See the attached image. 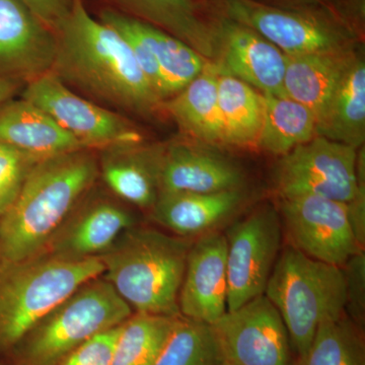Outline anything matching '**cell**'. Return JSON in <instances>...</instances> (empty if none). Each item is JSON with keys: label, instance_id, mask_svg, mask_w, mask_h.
<instances>
[{"label": "cell", "instance_id": "obj_29", "mask_svg": "<svg viewBox=\"0 0 365 365\" xmlns=\"http://www.w3.org/2000/svg\"><path fill=\"white\" fill-rule=\"evenodd\" d=\"M294 365H365L362 329L346 314L326 319L317 329L306 354Z\"/></svg>", "mask_w": 365, "mask_h": 365}, {"label": "cell", "instance_id": "obj_38", "mask_svg": "<svg viewBox=\"0 0 365 365\" xmlns=\"http://www.w3.org/2000/svg\"><path fill=\"white\" fill-rule=\"evenodd\" d=\"M222 365H230V364H228L227 362H223Z\"/></svg>", "mask_w": 365, "mask_h": 365}, {"label": "cell", "instance_id": "obj_15", "mask_svg": "<svg viewBox=\"0 0 365 365\" xmlns=\"http://www.w3.org/2000/svg\"><path fill=\"white\" fill-rule=\"evenodd\" d=\"M54 31L21 0H0V76L28 81L52 71Z\"/></svg>", "mask_w": 365, "mask_h": 365}, {"label": "cell", "instance_id": "obj_8", "mask_svg": "<svg viewBox=\"0 0 365 365\" xmlns=\"http://www.w3.org/2000/svg\"><path fill=\"white\" fill-rule=\"evenodd\" d=\"M356 148L316 136L283 155L275 170L281 199L319 196L348 203L360 188Z\"/></svg>", "mask_w": 365, "mask_h": 365}, {"label": "cell", "instance_id": "obj_9", "mask_svg": "<svg viewBox=\"0 0 365 365\" xmlns=\"http://www.w3.org/2000/svg\"><path fill=\"white\" fill-rule=\"evenodd\" d=\"M21 98L49 115L86 150L138 146L143 140L123 118L79 97L54 72L29 81Z\"/></svg>", "mask_w": 365, "mask_h": 365}, {"label": "cell", "instance_id": "obj_27", "mask_svg": "<svg viewBox=\"0 0 365 365\" xmlns=\"http://www.w3.org/2000/svg\"><path fill=\"white\" fill-rule=\"evenodd\" d=\"M263 96L265 112L256 143L260 150L283 157L317 136V117L311 109L285 96Z\"/></svg>", "mask_w": 365, "mask_h": 365}, {"label": "cell", "instance_id": "obj_19", "mask_svg": "<svg viewBox=\"0 0 365 365\" xmlns=\"http://www.w3.org/2000/svg\"><path fill=\"white\" fill-rule=\"evenodd\" d=\"M0 143L37 162L86 150L49 115L24 98L0 105Z\"/></svg>", "mask_w": 365, "mask_h": 365}, {"label": "cell", "instance_id": "obj_3", "mask_svg": "<svg viewBox=\"0 0 365 365\" xmlns=\"http://www.w3.org/2000/svg\"><path fill=\"white\" fill-rule=\"evenodd\" d=\"M192 241L136 225L100 259L102 274L134 313L179 317L180 289Z\"/></svg>", "mask_w": 365, "mask_h": 365}, {"label": "cell", "instance_id": "obj_26", "mask_svg": "<svg viewBox=\"0 0 365 365\" xmlns=\"http://www.w3.org/2000/svg\"><path fill=\"white\" fill-rule=\"evenodd\" d=\"M217 91L225 144L256 145L265 112L263 93L234 76L220 73Z\"/></svg>", "mask_w": 365, "mask_h": 365}, {"label": "cell", "instance_id": "obj_5", "mask_svg": "<svg viewBox=\"0 0 365 365\" xmlns=\"http://www.w3.org/2000/svg\"><path fill=\"white\" fill-rule=\"evenodd\" d=\"M133 309L102 275L86 281L36 324L4 365H57L93 336L122 325Z\"/></svg>", "mask_w": 365, "mask_h": 365}, {"label": "cell", "instance_id": "obj_37", "mask_svg": "<svg viewBox=\"0 0 365 365\" xmlns=\"http://www.w3.org/2000/svg\"><path fill=\"white\" fill-rule=\"evenodd\" d=\"M288 1L295 2V4H302L304 6H326L327 4H333L335 2L344 1V0H288Z\"/></svg>", "mask_w": 365, "mask_h": 365}, {"label": "cell", "instance_id": "obj_7", "mask_svg": "<svg viewBox=\"0 0 365 365\" xmlns=\"http://www.w3.org/2000/svg\"><path fill=\"white\" fill-rule=\"evenodd\" d=\"M225 18L249 26L287 56L351 49L354 33L330 9L270 6L257 0H222Z\"/></svg>", "mask_w": 365, "mask_h": 365}, {"label": "cell", "instance_id": "obj_35", "mask_svg": "<svg viewBox=\"0 0 365 365\" xmlns=\"http://www.w3.org/2000/svg\"><path fill=\"white\" fill-rule=\"evenodd\" d=\"M45 25L56 29L71 9L73 0H21Z\"/></svg>", "mask_w": 365, "mask_h": 365}, {"label": "cell", "instance_id": "obj_17", "mask_svg": "<svg viewBox=\"0 0 365 365\" xmlns=\"http://www.w3.org/2000/svg\"><path fill=\"white\" fill-rule=\"evenodd\" d=\"M158 191L211 193L242 189V170L220 153L187 143L153 150Z\"/></svg>", "mask_w": 365, "mask_h": 365}, {"label": "cell", "instance_id": "obj_1", "mask_svg": "<svg viewBox=\"0 0 365 365\" xmlns=\"http://www.w3.org/2000/svg\"><path fill=\"white\" fill-rule=\"evenodd\" d=\"M54 32L57 54L51 71L60 79L131 111L150 113L162 105L127 41L93 19L83 0H73Z\"/></svg>", "mask_w": 365, "mask_h": 365}, {"label": "cell", "instance_id": "obj_22", "mask_svg": "<svg viewBox=\"0 0 365 365\" xmlns=\"http://www.w3.org/2000/svg\"><path fill=\"white\" fill-rule=\"evenodd\" d=\"M218 72L208 63L186 88L163 102L185 133L208 144H225L217 91Z\"/></svg>", "mask_w": 365, "mask_h": 365}, {"label": "cell", "instance_id": "obj_14", "mask_svg": "<svg viewBox=\"0 0 365 365\" xmlns=\"http://www.w3.org/2000/svg\"><path fill=\"white\" fill-rule=\"evenodd\" d=\"M227 237L215 230L193 242L180 289L184 318L212 325L227 312Z\"/></svg>", "mask_w": 365, "mask_h": 365}, {"label": "cell", "instance_id": "obj_34", "mask_svg": "<svg viewBox=\"0 0 365 365\" xmlns=\"http://www.w3.org/2000/svg\"><path fill=\"white\" fill-rule=\"evenodd\" d=\"M364 155H357V177L360 181L359 194L353 200L347 203L349 220L353 234L362 249L365 244V180Z\"/></svg>", "mask_w": 365, "mask_h": 365}, {"label": "cell", "instance_id": "obj_11", "mask_svg": "<svg viewBox=\"0 0 365 365\" xmlns=\"http://www.w3.org/2000/svg\"><path fill=\"white\" fill-rule=\"evenodd\" d=\"M230 365H294L287 327L265 294L227 311L210 325Z\"/></svg>", "mask_w": 365, "mask_h": 365}, {"label": "cell", "instance_id": "obj_12", "mask_svg": "<svg viewBox=\"0 0 365 365\" xmlns=\"http://www.w3.org/2000/svg\"><path fill=\"white\" fill-rule=\"evenodd\" d=\"M292 247L314 260L343 267L364 251L353 234L347 203L319 196L281 199Z\"/></svg>", "mask_w": 365, "mask_h": 365}, {"label": "cell", "instance_id": "obj_20", "mask_svg": "<svg viewBox=\"0 0 365 365\" xmlns=\"http://www.w3.org/2000/svg\"><path fill=\"white\" fill-rule=\"evenodd\" d=\"M353 56L352 48L287 56L283 93L311 109L318 123Z\"/></svg>", "mask_w": 365, "mask_h": 365}, {"label": "cell", "instance_id": "obj_24", "mask_svg": "<svg viewBox=\"0 0 365 365\" xmlns=\"http://www.w3.org/2000/svg\"><path fill=\"white\" fill-rule=\"evenodd\" d=\"M98 170L106 186L122 201L143 209L155 205L160 191L153 150L138 146L105 150Z\"/></svg>", "mask_w": 365, "mask_h": 365}, {"label": "cell", "instance_id": "obj_2", "mask_svg": "<svg viewBox=\"0 0 365 365\" xmlns=\"http://www.w3.org/2000/svg\"><path fill=\"white\" fill-rule=\"evenodd\" d=\"M98 177V162L90 150L36 163L16 200L0 216V262L25 260L42 253Z\"/></svg>", "mask_w": 365, "mask_h": 365}, {"label": "cell", "instance_id": "obj_25", "mask_svg": "<svg viewBox=\"0 0 365 365\" xmlns=\"http://www.w3.org/2000/svg\"><path fill=\"white\" fill-rule=\"evenodd\" d=\"M128 20L155 57L163 78L165 101L186 88L207 67L205 57L172 34L131 16Z\"/></svg>", "mask_w": 365, "mask_h": 365}, {"label": "cell", "instance_id": "obj_32", "mask_svg": "<svg viewBox=\"0 0 365 365\" xmlns=\"http://www.w3.org/2000/svg\"><path fill=\"white\" fill-rule=\"evenodd\" d=\"M346 281V314L360 328L365 321V254L353 255L343 266Z\"/></svg>", "mask_w": 365, "mask_h": 365}, {"label": "cell", "instance_id": "obj_36", "mask_svg": "<svg viewBox=\"0 0 365 365\" xmlns=\"http://www.w3.org/2000/svg\"><path fill=\"white\" fill-rule=\"evenodd\" d=\"M20 88L19 79L0 76V105L6 103Z\"/></svg>", "mask_w": 365, "mask_h": 365}, {"label": "cell", "instance_id": "obj_18", "mask_svg": "<svg viewBox=\"0 0 365 365\" xmlns=\"http://www.w3.org/2000/svg\"><path fill=\"white\" fill-rule=\"evenodd\" d=\"M246 201L244 189L211 193L160 192L151 216L158 225L182 237L215 232L232 218Z\"/></svg>", "mask_w": 365, "mask_h": 365}, {"label": "cell", "instance_id": "obj_33", "mask_svg": "<svg viewBox=\"0 0 365 365\" xmlns=\"http://www.w3.org/2000/svg\"><path fill=\"white\" fill-rule=\"evenodd\" d=\"M122 325L93 336L57 365H111Z\"/></svg>", "mask_w": 365, "mask_h": 365}, {"label": "cell", "instance_id": "obj_16", "mask_svg": "<svg viewBox=\"0 0 365 365\" xmlns=\"http://www.w3.org/2000/svg\"><path fill=\"white\" fill-rule=\"evenodd\" d=\"M136 225V216L121 204L109 199L83 203V199L42 253L64 260L96 258L104 254L122 232Z\"/></svg>", "mask_w": 365, "mask_h": 365}, {"label": "cell", "instance_id": "obj_4", "mask_svg": "<svg viewBox=\"0 0 365 365\" xmlns=\"http://www.w3.org/2000/svg\"><path fill=\"white\" fill-rule=\"evenodd\" d=\"M104 270L100 257L64 260L41 253L0 262V359L43 317Z\"/></svg>", "mask_w": 365, "mask_h": 365}, {"label": "cell", "instance_id": "obj_23", "mask_svg": "<svg viewBox=\"0 0 365 365\" xmlns=\"http://www.w3.org/2000/svg\"><path fill=\"white\" fill-rule=\"evenodd\" d=\"M317 136L359 148L365 139V64L353 56L325 112Z\"/></svg>", "mask_w": 365, "mask_h": 365}, {"label": "cell", "instance_id": "obj_39", "mask_svg": "<svg viewBox=\"0 0 365 365\" xmlns=\"http://www.w3.org/2000/svg\"><path fill=\"white\" fill-rule=\"evenodd\" d=\"M0 365H4V364H2V362H0Z\"/></svg>", "mask_w": 365, "mask_h": 365}, {"label": "cell", "instance_id": "obj_6", "mask_svg": "<svg viewBox=\"0 0 365 365\" xmlns=\"http://www.w3.org/2000/svg\"><path fill=\"white\" fill-rule=\"evenodd\" d=\"M264 294L279 312L297 359L306 354L324 321L346 314L342 267L314 260L292 246L280 252Z\"/></svg>", "mask_w": 365, "mask_h": 365}, {"label": "cell", "instance_id": "obj_10", "mask_svg": "<svg viewBox=\"0 0 365 365\" xmlns=\"http://www.w3.org/2000/svg\"><path fill=\"white\" fill-rule=\"evenodd\" d=\"M227 237V311L265 294L280 255L282 223L271 205L255 209L232 225Z\"/></svg>", "mask_w": 365, "mask_h": 365}, {"label": "cell", "instance_id": "obj_13", "mask_svg": "<svg viewBox=\"0 0 365 365\" xmlns=\"http://www.w3.org/2000/svg\"><path fill=\"white\" fill-rule=\"evenodd\" d=\"M215 31L218 73L234 76L263 95L284 96V53L256 31L225 16L215 24Z\"/></svg>", "mask_w": 365, "mask_h": 365}, {"label": "cell", "instance_id": "obj_30", "mask_svg": "<svg viewBox=\"0 0 365 365\" xmlns=\"http://www.w3.org/2000/svg\"><path fill=\"white\" fill-rule=\"evenodd\" d=\"M223 362L211 326L180 316L153 365H222Z\"/></svg>", "mask_w": 365, "mask_h": 365}, {"label": "cell", "instance_id": "obj_21", "mask_svg": "<svg viewBox=\"0 0 365 365\" xmlns=\"http://www.w3.org/2000/svg\"><path fill=\"white\" fill-rule=\"evenodd\" d=\"M122 13L172 34L200 53L215 57V24L204 16L198 0H114Z\"/></svg>", "mask_w": 365, "mask_h": 365}, {"label": "cell", "instance_id": "obj_28", "mask_svg": "<svg viewBox=\"0 0 365 365\" xmlns=\"http://www.w3.org/2000/svg\"><path fill=\"white\" fill-rule=\"evenodd\" d=\"M179 317L132 314L122 324L111 365L155 364Z\"/></svg>", "mask_w": 365, "mask_h": 365}, {"label": "cell", "instance_id": "obj_31", "mask_svg": "<svg viewBox=\"0 0 365 365\" xmlns=\"http://www.w3.org/2000/svg\"><path fill=\"white\" fill-rule=\"evenodd\" d=\"M37 160L0 143V216L16 200L24 182Z\"/></svg>", "mask_w": 365, "mask_h": 365}]
</instances>
